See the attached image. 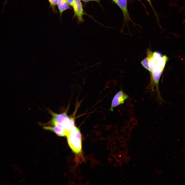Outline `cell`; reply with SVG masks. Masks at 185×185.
<instances>
[{"instance_id": "obj_10", "label": "cell", "mask_w": 185, "mask_h": 185, "mask_svg": "<svg viewBox=\"0 0 185 185\" xmlns=\"http://www.w3.org/2000/svg\"><path fill=\"white\" fill-rule=\"evenodd\" d=\"M74 115L73 116L69 117L68 120L63 125L64 128L67 132L75 126Z\"/></svg>"}, {"instance_id": "obj_12", "label": "cell", "mask_w": 185, "mask_h": 185, "mask_svg": "<svg viewBox=\"0 0 185 185\" xmlns=\"http://www.w3.org/2000/svg\"><path fill=\"white\" fill-rule=\"evenodd\" d=\"M59 0H48L50 5L53 11H54L55 7L57 5Z\"/></svg>"}, {"instance_id": "obj_13", "label": "cell", "mask_w": 185, "mask_h": 185, "mask_svg": "<svg viewBox=\"0 0 185 185\" xmlns=\"http://www.w3.org/2000/svg\"><path fill=\"white\" fill-rule=\"evenodd\" d=\"M163 56L162 54L158 51L153 52V56L156 60H158Z\"/></svg>"}, {"instance_id": "obj_15", "label": "cell", "mask_w": 185, "mask_h": 185, "mask_svg": "<svg viewBox=\"0 0 185 185\" xmlns=\"http://www.w3.org/2000/svg\"><path fill=\"white\" fill-rule=\"evenodd\" d=\"M146 0L149 3V4L151 6V7L152 8V9L153 10V11H154L155 14L156 16H157L156 12L154 10V8H153V7L152 5V4L151 3V0Z\"/></svg>"}, {"instance_id": "obj_16", "label": "cell", "mask_w": 185, "mask_h": 185, "mask_svg": "<svg viewBox=\"0 0 185 185\" xmlns=\"http://www.w3.org/2000/svg\"><path fill=\"white\" fill-rule=\"evenodd\" d=\"M85 2H87L90 1H95L99 3L100 0H80Z\"/></svg>"}, {"instance_id": "obj_1", "label": "cell", "mask_w": 185, "mask_h": 185, "mask_svg": "<svg viewBox=\"0 0 185 185\" xmlns=\"http://www.w3.org/2000/svg\"><path fill=\"white\" fill-rule=\"evenodd\" d=\"M68 144L76 155L78 161H82L84 159L82 151L81 135L80 130L75 126L67 132Z\"/></svg>"}, {"instance_id": "obj_5", "label": "cell", "mask_w": 185, "mask_h": 185, "mask_svg": "<svg viewBox=\"0 0 185 185\" xmlns=\"http://www.w3.org/2000/svg\"><path fill=\"white\" fill-rule=\"evenodd\" d=\"M72 7L74 10V16L77 18L78 23L83 22L84 12L81 0H75Z\"/></svg>"}, {"instance_id": "obj_6", "label": "cell", "mask_w": 185, "mask_h": 185, "mask_svg": "<svg viewBox=\"0 0 185 185\" xmlns=\"http://www.w3.org/2000/svg\"><path fill=\"white\" fill-rule=\"evenodd\" d=\"M120 8L123 13L124 22L131 21L127 7V0H112Z\"/></svg>"}, {"instance_id": "obj_2", "label": "cell", "mask_w": 185, "mask_h": 185, "mask_svg": "<svg viewBox=\"0 0 185 185\" xmlns=\"http://www.w3.org/2000/svg\"><path fill=\"white\" fill-rule=\"evenodd\" d=\"M166 62L167 60L165 58H160L158 61L155 69L150 73L151 81L149 89L152 92H156L157 97L160 100L162 98L159 88V82Z\"/></svg>"}, {"instance_id": "obj_14", "label": "cell", "mask_w": 185, "mask_h": 185, "mask_svg": "<svg viewBox=\"0 0 185 185\" xmlns=\"http://www.w3.org/2000/svg\"><path fill=\"white\" fill-rule=\"evenodd\" d=\"M70 6L72 7L75 0H66Z\"/></svg>"}, {"instance_id": "obj_7", "label": "cell", "mask_w": 185, "mask_h": 185, "mask_svg": "<svg viewBox=\"0 0 185 185\" xmlns=\"http://www.w3.org/2000/svg\"><path fill=\"white\" fill-rule=\"evenodd\" d=\"M44 129L53 132L58 136H66L67 132L61 125H57L52 126H45Z\"/></svg>"}, {"instance_id": "obj_4", "label": "cell", "mask_w": 185, "mask_h": 185, "mask_svg": "<svg viewBox=\"0 0 185 185\" xmlns=\"http://www.w3.org/2000/svg\"><path fill=\"white\" fill-rule=\"evenodd\" d=\"M128 98V96L124 92L121 88L114 97L109 110L111 111H113L114 108L123 104L125 101Z\"/></svg>"}, {"instance_id": "obj_11", "label": "cell", "mask_w": 185, "mask_h": 185, "mask_svg": "<svg viewBox=\"0 0 185 185\" xmlns=\"http://www.w3.org/2000/svg\"><path fill=\"white\" fill-rule=\"evenodd\" d=\"M141 63L145 68L148 70H149L148 59L147 57L142 61Z\"/></svg>"}, {"instance_id": "obj_8", "label": "cell", "mask_w": 185, "mask_h": 185, "mask_svg": "<svg viewBox=\"0 0 185 185\" xmlns=\"http://www.w3.org/2000/svg\"><path fill=\"white\" fill-rule=\"evenodd\" d=\"M153 52L149 49L147 51V57L149 61V70L150 73L155 69L158 60L155 59L153 56Z\"/></svg>"}, {"instance_id": "obj_3", "label": "cell", "mask_w": 185, "mask_h": 185, "mask_svg": "<svg viewBox=\"0 0 185 185\" xmlns=\"http://www.w3.org/2000/svg\"><path fill=\"white\" fill-rule=\"evenodd\" d=\"M49 113L52 115V118L48 124L52 126L60 124L63 126V124L67 121L69 117L67 114V110L59 114L55 113L50 110H49Z\"/></svg>"}, {"instance_id": "obj_9", "label": "cell", "mask_w": 185, "mask_h": 185, "mask_svg": "<svg viewBox=\"0 0 185 185\" xmlns=\"http://www.w3.org/2000/svg\"><path fill=\"white\" fill-rule=\"evenodd\" d=\"M57 5L60 15L64 11L70 8V5L66 0H59Z\"/></svg>"}]
</instances>
